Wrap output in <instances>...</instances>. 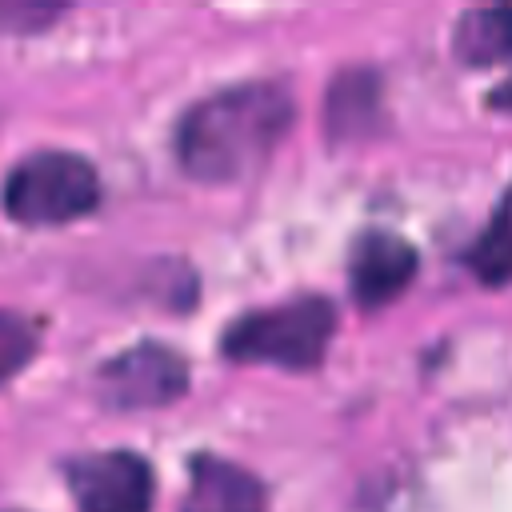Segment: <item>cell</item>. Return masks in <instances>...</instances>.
Instances as JSON below:
<instances>
[{
  "mask_svg": "<svg viewBox=\"0 0 512 512\" xmlns=\"http://www.w3.org/2000/svg\"><path fill=\"white\" fill-rule=\"evenodd\" d=\"M492 104H496V108H508V112H512V80H508V84H504L500 92H492Z\"/></svg>",
  "mask_w": 512,
  "mask_h": 512,
  "instance_id": "cell-13",
  "label": "cell"
},
{
  "mask_svg": "<svg viewBox=\"0 0 512 512\" xmlns=\"http://www.w3.org/2000/svg\"><path fill=\"white\" fill-rule=\"evenodd\" d=\"M96 392L112 408H160L184 392V360L160 344H136L96 372Z\"/></svg>",
  "mask_w": 512,
  "mask_h": 512,
  "instance_id": "cell-4",
  "label": "cell"
},
{
  "mask_svg": "<svg viewBox=\"0 0 512 512\" xmlns=\"http://www.w3.org/2000/svg\"><path fill=\"white\" fill-rule=\"evenodd\" d=\"M32 352H36V328L16 312H0V380L16 376Z\"/></svg>",
  "mask_w": 512,
  "mask_h": 512,
  "instance_id": "cell-11",
  "label": "cell"
},
{
  "mask_svg": "<svg viewBox=\"0 0 512 512\" xmlns=\"http://www.w3.org/2000/svg\"><path fill=\"white\" fill-rule=\"evenodd\" d=\"M80 512H152V468L136 452H96L68 468Z\"/></svg>",
  "mask_w": 512,
  "mask_h": 512,
  "instance_id": "cell-5",
  "label": "cell"
},
{
  "mask_svg": "<svg viewBox=\"0 0 512 512\" xmlns=\"http://www.w3.org/2000/svg\"><path fill=\"white\" fill-rule=\"evenodd\" d=\"M336 328V312L320 296H300L280 308L248 312L224 332V356L240 364L312 368L320 364Z\"/></svg>",
  "mask_w": 512,
  "mask_h": 512,
  "instance_id": "cell-2",
  "label": "cell"
},
{
  "mask_svg": "<svg viewBox=\"0 0 512 512\" xmlns=\"http://www.w3.org/2000/svg\"><path fill=\"white\" fill-rule=\"evenodd\" d=\"M468 268L484 284H508L512 280V188L500 196L492 220L468 248Z\"/></svg>",
  "mask_w": 512,
  "mask_h": 512,
  "instance_id": "cell-9",
  "label": "cell"
},
{
  "mask_svg": "<svg viewBox=\"0 0 512 512\" xmlns=\"http://www.w3.org/2000/svg\"><path fill=\"white\" fill-rule=\"evenodd\" d=\"M64 0H0V24L16 28V32H32L44 28L60 16Z\"/></svg>",
  "mask_w": 512,
  "mask_h": 512,
  "instance_id": "cell-12",
  "label": "cell"
},
{
  "mask_svg": "<svg viewBox=\"0 0 512 512\" xmlns=\"http://www.w3.org/2000/svg\"><path fill=\"white\" fill-rule=\"evenodd\" d=\"M412 272H416L412 244L400 236H388V232H372V236H360L352 248L348 284L360 304L376 308V304H388L392 296H400L408 288Z\"/></svg>",
  "mask_w": 512,
  "mask_h": 512,
  "instance_id": "cell-6",
  "label": "cell"
},
{
  "mask_svg": "<svg viewBox=\"0 0 512 512\" xmlns=\"http://www.w3.org/2000/svg\"><path fill=\"white\" fill-rule=\"evenodd\" d=\"M180 512H264V488L240 464L200 456L192 460V484Z\"/></svg>",
  "mask_w": 512,
  "mask_h": 512,
  "instance_id": "cell-7",
  "label": "cell"
},
{
  "mask_svg": "<svg viewBox=\"0 0 512 512\" xmlns=\"http://www.w3.org/2000/svg\"><path fill=\"white\" fill-rule=\"evenodd\" d=\"M456 56L468 64H492L512 56V0L464 12V20L456 24Z\"/></svg>",
  "mask_w": 512,
  "mask_h": 512,
  "instance_id": "cell-8",
  "label": "cell"
},
{
  "mask_svg": "<svg viewBox=\"0 0 512 512\" xmlns=\"http://www.w3.org/2000/svg\"><path fill=\"white\" fill-rule=\"evenodd\" d=\"M100 180L88 160L72 152H36L12 168L4 204L20 224H64L92 212Z\"/></svg>",
  "mask_w": 512,
  "mask_h": 512,
  "instance_id": "cell-3",
  "label": "cell"
},
{
  "mask_svg": "<svg viewBox=\"0 0 512 512\" xmlns=\"http://www.w3.org/2000/svg\"><path fill=\"white\" fill-rule=\"evenodd\" d=\"M376 112V84L372 76H344L328 96V124L336 136H356L368 128Z\"/></svg>",
  "mask_w": 512,
  "mask_h": 512,
  "instance_id": "cell-10",
  "label": "cell"
},
{
  "mask_svg": "<svg viewBox=\"0 0 512 512\" xmlns=\"http://www.w3.org/2000/svg\"><path fill=\"white\" fill-rule=\"evenodd\" d=\"M292 124V100L280 84H236L200 100L176 132V152L188 176L208 184L244 180L256 172Z\"/></svg>",
  "mask_w": 512,
  "mask_h": 512,
  "instance_id": "cell-1",
  "label": "cell"
}]
</instances>
